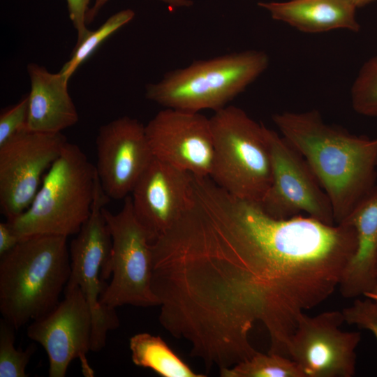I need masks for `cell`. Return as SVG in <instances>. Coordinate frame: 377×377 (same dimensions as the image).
Segmentation results:
<instances>
[{
	"instance_id": "obj_13",
	"label": "cell",
	"mask_w": 377,
	"mask_h": 377,
	"mask_svg": "<svg viewBox=\"0 0 377 377\" xmlns=\"http://www.w3.org/2000/svg\"><path fill=\"white\" fill-rule=\"evenodd\" d=\"M154 157L199 177H210L214 142L209 119L165 108L145 126Z\"/></svg>"
},
{
	"instance_id": "obj_11",
	"label": "cell",
	"mask_w": 377,
	"mask_h": 377,
	"mask_svg": "<svg viewBox=\"0 0 377 377\" xmlns=\"http://www.w3.org/2000/svg\"><path fill=\"white\" fill-rule=\"evenodd\" d=\"M342 311L309 316L303 313L288 345V357L304 377H353L356 369L358 332H343Z\"/></svg>"
},
{
	"instance_id": "obj_20",
	"label": "cell",
	"mask_w": 377,
	"mask_h": 377,
	"mask_svg": "<svg viewBox=\"0 0 377 377\" xmlns=\"http://www.w3.org/2000/svg\"><path fill=\"white\" fill-rule=\"evenodd\" d=\"M219 373L221 377H304L290 357L258 351L231 367L219 369Z\"/></svg>"
},
{
	"instance_id": "obj_15",
	"label": "cell",
	"mask_w": 377,
	"mask_h": 377,
	"mask_svg": "<svg viewBox=\"0 0 377 377\" xmlns=\"http://www.w3.org/2000/svg\"><path fill=\"white\" fill-rule=\"evenodd\" d=\"M193 175L154 157L132 193L134 214L153 241L170 229L188 207Z\"/></svg>"
},
{
	"instance_id": "obj_26",
	"label": "cell",
	"mask_w": 377,
	"mask_h": 377,
	"mask_svg": "<svg viewBox=\"0 0 377 377\" xmlns=\"http://www.w3.org/2000/svg\"><path fill=\"white\" fill-rule=\"evenodd\" d=\"M91 0H66L69 17L77 31V42L80 43L89 33L86 22Z\"/></svg>"
},
{
	"instance_id": "obj_19",
	"label": "cell",
	"mask_w": 377,
	"mask_h": 377,
	"mask_svg": "<svg viewBox=\"0 0 377 377\" xmlns=\"http://www.w3.org/2000/svg\"><path fill=\"white\" fill-rule=\"evenodd\" d=\"M129 348L134 364L151 369L161 376H206L193 371L159 336L138 333L131 337Z\"/></svg>"
},
{
	"instance_id": "obj_22",
	"label": "cell",
	"mask_w": 377,
	"mask_h": 377,
	"mask_svg": "<svg viewBox=\"0 0 377 377\" xmlns=\"http://www.w3.org/2000/svg\"><path fill=\"white\" fill-rule=\"evenodd\" d=\"M350 99L356 112L377 117V54L360 69L351 87Z\"/></svg>"
},
{
	"instance_id": "obj_10",
	"label": "cell",
	"mask_w": 377,
	"mask_h": 377,
	"mask_svg": "<svg viewBox=\"0 0 377 377\" xmlns=\"http://www.w3.org/2000/svg\"><path fill=\"white\" fill-rule=\"evenodd\" d=\"M68 142L61 133L25 128L0 146V207L7 220L26 211L40 188L44 173Z\"/></svg>"
},
{
	"instance_id": "obj_12",
	"label": "cell",
	"mask_w": 377,
	"mask_h": 377,
	"mask_svg": "<svg viewBox=\"0 0 377 377\" xmlns=\"http://www.w3.org/2000/svg\"><path fill=\"white\" fill-rule=\"evenodd\" d=\"M64 292V298L47 315L33 320L27 334L46 351L50 377H64L75 359L80 361L82 374L93 377L87 358L92 331L89 306L78 286L66 287Z\"/></svg>"
},
{
	"instance_id": "obj_31",
	"label": "cell",
	"mask_w": 377,
	"mask_h": 377,
	"mask_svg": "<svg viewBox=\"0 0 377 377\" xmlns=\"http://www.w3.org/2000/svg\"><path fill=\"white\" fill-rule=\"evenodd\" d=\"M376 276L377 277V267H376Z\"/></svg>"
},
{
	"instance_id": "obj_28",
	"label": "cell",
	"mask_w": 377,
	"mask_h": 377,
	"mask_svg": "<svg viewBox=\"0 0 377 377\" xmlns=\"http://www.w3.org/2000/svg\"><path fill=\"white\" fill-rule=\"evenodd\" d=\"M109 0H94V3L91 8H89L87 14L86 22L87 24L89 25L91 24L96 15H98L100 10L103 8V6ZM161 1L169 6L172 9L181 8V7H188L192 5L193 2L189 0H159Z\"/></svg>"
},
{
	"instance_id": "obj_18",
	"label": "cell",
	"mask_w": 377,
	"mask_h": 377,
	"mask_svg": "<svg viewBox=\"0 0 377 377\" xmlns=\"http://www.w3.org/2000/svg\"><path fill=\"white\" fill-rule=\"evenodd\" d=\"M258 6L267 10L273 20L304 33L360 29L357 7L350 0H288L259 2Z\"/></svg>"
},
{
	"instance_id": "obj_23",
	"label": "cell",
	"mask_w": 377,
	"mask_h": 377,
	"mask_svg": "<svg viewBox=\"0 0 377 377\" xmlns=\"http://www.w3.org/2000/svg\"><path fill=\"white\" fill-rule=\"evenodd\" d=\"M15 329L6 320H0V377H27L26 368L36 350L30 345L25 350L15 347Z\"/></svg>"
},
{
	"instance_id": "obj_24",
	"label": "cell",
	"mask_w": 377,
	"mask_h": 377,
	"mask_svg": "<svg viewBox=\"0 0 377 377\" xmlns=\"http://www.w3.org/2000/svg\"><path fill=\"white\" fill-rule=\"evenodd\" d=\"M29 114V95L4 110L0 115V146L17 133L27 128Z\"/></svg>"
},
{
	"instance_id": "obj_25",
	"label": "cell",
	"mask_w": 377,
	"mask_h": 377,
	"mask_svg": "<svg viewBox=\"0 0 377 377\" xmlns=\"http://www.w3.org/2000/svg\"><path fill=\"white\" fill-rule=\"evenodd\" d=\"M342 313L345 322L371 331L377 341V303L374 300L367 297L364 300L356 299Z\"/></svg>"
},
{
	"instance_id": "obj_8",
	"label": "cell",
	"mask_w": 377,
	"mask_h": 377,
	"mask_svg": "<svg viewBox=\"0 0 377 377\" xmlns=\"http://www.w3.org/2000/svg\"><path fill=\"white\" fill-rule=\"evenodd\" d=\"M110 198L97 182L91 211L77 236L71 243V274L66 287L78 286L89 306L92 318L91 351H101L109 331L119 325L115 309L100 302L106 287L101 271L112 247L110 232L103 214Z\"/></svg>"
},
{
	"instance_id": "obj_16",
	"label": "cell",
	"mask_w": 377,
	"mask_h": 377,
	"mask_svg": "<svg viewBox=\"0 0 377 377\" xmlns=\"http://www.w3.org/2000/svg\"><path fill=\"white\" fill-rule=\"evenodd\" d=\"M341 223L354 228L356 247L339 290L346 298L364 296L377 285V185Z\"/></svg>"
},
{
	"instance_id": "obj_1",
	"label": "cell",
	"mask_w": 377,
	"mask_h": 377,
	"mask_svg": "<svg viewBox=\"0 0 377 377\" xmlns=\"http://www.w3.org/2000/svg\"><path fill=\"white\" fill-rule=\"evenodd\" d=\"M355 247L350 226L274 218L199 179L186 211L151 245L159 322L207 371L252 357L256 323L268 333V353L288 357L300 316L339 288Z\"/></svg>"
},
{
	"instance_id": "obj_4",
	"label": "cell",
	"mask_w": 377,
	"mask_h": 377,
	"mask_svg": "<svg viewBox=\"0 0 377 377\" xmlns=\"http://www.w3.org/2000/svg\"><path fill=\"white\" fill-rule=\"evenodd\" d=\"M98 180L95 165L79 146L68 142L28 209L7 221L20 239L77 235L91 214Z\"/></svg>"
},
{
	"instance_id": "obj_7",
	"label": "cell",
	"mask_w": 377,
	"mask_h": 377,
	"mask_svg": "<svg viewBox=\"0 0 377 377\" xmlns=\"http://www.w3.org/2000/svg\"><path fill=\"white\" fill-rule=\"evenodd\" d=\"M111 238L109 258L101 279L111 277L100 302L112 309L128 304L139 307L159 306L151 288V234L140 223L133 209L131 196L124 198L122 209L112 214L103 208Z\"/></svg>"
},
{
	"instance_id": "obj_17",
	"label": "cell",
	"mask_w": 377,
	"mask_h": 377,
	"mask_svg": "<svg viewBox=\"0 0 377 377\" xmlns=\"http://www.w3.org/2000/svg\"><path fill=\"white\" fill-rule=\"evenodd\" d=\"M30 80L29 131L57 133L79 120L76 107L68 90V81L59 73H53L35 63L27 66Z\"/></svg>"
},
{
	"instance_id": "obj_14",
	"label": "cell",
	"mask_w": 377,
	"mask_h": 377,
	"mask_svg": "<svg viewBox=\"0 0 377 377\" xmlns=\"http://www.w3.org/2000/svg\"><path fill=\"white\" fill-rule=\"evenodd\" d=\"M96 147L95 167L104 192L109 198L124 199L154 158L145 126L128 116L119 117L99 128Z\"/></svg>"
},
{
	"instance_id": "obj_27",
	"label": "cell",
	"mask_w": 377,
	"mask_h": 377,
	"mask_svg": "<svg viewBox=\"0 0 377 377\" xmlns=\"http://www.w3.org/2000/svg\"><path fill=\"white\" fill-rule=\"evenodd\" d=\"M21 239L8 221L0 223V256L11 251Z\"/></svg>"
},
{
	"instance_id": "obj_3",
	"label": "cell",
	"mask_w": 377,
	"mask_h": 377,
	"mask_svg": "<svg viewBox=\"0 0 377 377\" xmlns=\"http://www.w3.org/2000/svg\"><path fill=\"white\" fill-rule=\"evenodd\" d=\"M67 237L22 239L0 261V311L15 330L50 313L71 274Z\"/></svg>"
},
{
	"instance_id": "obj_5",
	"label": "cell",
	"mask_w": 377,
	"mask_h": 377,
	"mask_svg": "<svg viewBox=\"0 0 377 377\" xmlns=\"http://www.w3.org/2000/svg\"><path fill=\"white\" fill-rule=\"evenodd\" d=\"M269 64L268 54L256 50L197 60L147 85L145 96L165 108L216 112L243 92Z\"/></svg>"
},
{
	"instance_id": "obj_6",
	"label": "cell",
	"mask_w": 377,
	"mask_h": 377,
	"mask_svg": "<svg viewBox=\"0 0 377 377\" xmlns=\"http://www.w3.org/2000/svg\"><path fill=\"white\" fill-rule=\"evenodd\" d=\"M209 121L214 142L209 177L230 194L260 202L272 182L265 126L233 105L216 111Z\"/></svg>"
},
{
	"instance_id": "obj_21",
	"label": "cell",
	"mask_w": 377,
	"mask_h": 377,
	"mask_svg": "<svg viewBox=\"0 0 377 377\" xmlns=\"http://www.w3.org/2000/svg\"><path fill=\"white\" fill-rule=\"evenodd\" d=\"M134 16L133 10H122L111 15L97 29L90 31L80 43L75 45L70 59L63 65L59 73L68 81L77 68L105 40L132 20Z\"/></svg>"
},
{
	"instance_id": "obj_9",
	"label": "cell",
	"mask_w": 377,
	"mask_h": 377,
	"mask_svg": "<svg viewBox=\"0 0 377 377\" xmlns=\"http://www.w3.org/2000/svg\"><path fill=\"white\" fill-rule=\"evenodd\" d=\"M272 161V182L260 202L269 215L288 219L302 212L335 224L331 202L304 157L275 131L265 126Z\"/></svg>"
},
{
	"instance_id": "obj_30",
	"label": "cell",
	"mask_w": 377,
	"mask_h": 377,
	"mask_svg": "<svg viewBox=\"0 0 377 377\" xmlns=\"http://www.w3.org/2000/svg\"><path fill=\"white\" fill-rule=\"evenodd\" d=\"M364 296L372 299L377 303V285L371 291L366 293Z\"/></svg>"
},
{
	"instance_id": "obj_2",
	"label": "cell",
	"mask_w": 377,
	"mask_h": 377,
	"mask_svg": "<svg viewBox=\"0 0 377 377\" xmlns=\"http://www.w3.org/2000/svg\"><path fill=\"white\" fill-rule=\"evenodd\" d=\"M272 120L310 166L341 223L376 186L377 138L328 124L316 110L276 113Z\"/></svg>"
},
{
	"instance_id": "obj_29",
	"label": "cell",
	"mask_w": 377,
	"mask_h": 377,
	"mask_svg": "<svg viewBox=\"0 0 377 377\" xmlns=\"http://www.w3.org/2000/svg\"><path fill=\"white\" fill-rule=\"evenodd\" d=\"M356 7L362 8L367 5H369L377 0H350Z\"/></svg>"
}]
</instances>
